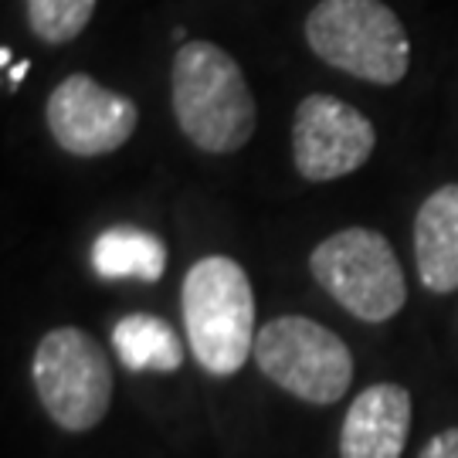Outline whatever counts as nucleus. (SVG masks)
I'll return each mask as SVG.
<instances>
[{"label":"nucleus","instance_id":"f257e3e1","mask_svg":"<svg viewBox=\"0 0 458 458\" xmlns=\"http://www.w3.org/2000/svg\"><path fill=\"white\" fill-rule=\"evenodd\" d=\"M174 115L204 153H238L259 130V106L242 65L214 41H187L170 68Z\"/></svg>","mask_w":458,"mask_h":458},{"label":"nucleus","instance_id":"f03ea898","mask_svg":"<svg viewBox=\"0 0 458 458\" xmlns=\"http://www.w3.org/2000/svg\"><path fill=\"white\" fill-rule=\"evenodd\" d=\"M181 306L200 370L231 377L255 357V293L248 272L234 259L208 255L191 265L183 276Z\"/></svg>","mask_w":458,"mask_h":458},{"label":"nucleus","instance_id":"7ed1b4c3","mask_svg":"<svg viewBox=\"0 0 458 458\" xmlns=\"http://www.w3.org/2000/svg\"><path fill=\"white\" fill-rule=\"evenodd\" d=\"M306 41L327 65L370 85L404 82L411 68L408 31L384 0H319Z\"/></svg>","mask_w":458,"mask_h":458},{"label":"nucleus","instance_id":"20e7f679","mask_svg":"<svg viewBox=\"0 0 458 458\" xmlns=\"http://www.w3.org/2000/svg\"><path fill=\"white\" fill-rule=\"evenodd\" d=\"M312 278L350 316L387 323L408 302V282L391 242L374 228H344L312 248Z\"/></svg>","mask_w":458,"mask_h":458},{"label":"nucleus","instance_id":"39448f33","mask_svg":"<svg viewBox=\"0 0 458 458\" xmlns=\"http://www.w3.org/2000/svg\"><path fill=\"white\" fill-rule=\"evenodd\" d=\"M34 391L48 418L65 431H92L113 404V367L106 350L79 327L41 336L31 363Z\"/></svg>","mask_w":458,"mask_h":458},{"label":"nucleus","instance_id":"423d86ee","mask_svg":"<svg viewBox=\"0 0 458 458\" xmlns=\"http://www.w3.org/2000/svg\"><path fill=\"white\" fill-rule=\"evenodd\" d=\"M255 363L272 384L306 404H336L353 384L350 346L310 316L268 319L255 336Z\"/></svg>","mask_w":458,"mask_h":458},{"label":"nucleus","instance_id":"0eeeda50","mask_svg":"<svg viewBox=\"0 0 458 458\" xmlns=\"http://www.w3.org/2000/svg\"><path fill=\"white\" fill-rule=\"evenodd\" d=\"M374 143V123L344 98L312 92L295 106L293 160L306 181L323 183L360 170Z\"/></svg>","mask_w":458,"mask_h":458},{"label":"nucleus","instance_id":"6e6552de","mask_svg":"<svg viewBox=\"0 0 458 458\" xmlns=\"http://www.w3.org/2000/svg\"><path fill=\"white\" fill-rule=\"evenodd\" d=\"M45 119L58 147L72 157L89 160L115 153L123 143H130L140 123V109L130 96H119L98 85L92 75L75 72L51 92Z\"/></svg>","mask_w":458,"mask_h":458},{"label":"nucleus","instance_id":"1a4fd4ad","mask_svg":"<svg viewBox=\"0 0 458 458\" xmlns=\"http://www.w3.org/2000/svg\"><path fill=\"white\" fill-rule=\"evenodd\" d=\"M411 435V394L374 384L353 397L340 431V458H401Z\"/></svg>","mask_w":458,"mask_h":458},{"label":"nucleus","instance_id":"9d476101","mask_svg":"<svg viewBox=\"0 0 458 458\" xmlns=\"http://www.w3.org/2000/svg\"><path fill=\"white\" fill-rule=\"evenodd\" d=\"M414 262L428 293L458 289V183L425 197L414 217Z\"/></svg>","mask_w":458,"mask_h":458},{"label":"nucleus","instance_id":"9b49d317","mask_svg":"<svg viewBox=\"0 0 458 458\" xmlns=\"http://www.w3.org/2000/svg\"><path fill=\"white\" fill-rule=\"evenodd\" d=\"M92 268L102 278H140L160 282L166 272V245L147 228L115 225L106 228L92 245Z\"/></svg>","mask_w":458,"mask_h":458},{"label":"nucleus","instance_id":"f8f14e48","mask_svg":"<svg viewBox=\"0 0 458 458\" xmlns=\"http://www.w3.org/2000/svg\"><path fill=\"white\" fill-rule=\"evenodd\" d=\"M113 346L126 370H157V374H174L183 363V344L174 333V327L149 316V312H132L123 316L113 329Z\"/></svg>","mask_w":458,"mask_h":458},{"label":"nucleus","instance_id":"ddd939ff","mask_svg":"<svg viewBox=\"0 0 458 458\" xmlns=\"http://www.w3.org/2000/svg\"><path fill=\"white\" fill-rule=\"evenodd\" d=\"M98 0H28L31 31L48 45H68L89 28Z\"/></svg>","mask_w":458,"mask_h":458},{"label":"nucleus","instance_id":"4468645a","mask_svg":"<svg viewBox=\"0 0 458 458\" xmlns=\"http://www.w3.org/2000/svg\"><path fill=\"white\" fill-rule=\"evenodd\" d=\"M418 458H458V428L438 431V435L421 448Z\"/></svg>","mask_w":458,"mask_h":458},{"label":"nucleus","instance_id":"2eb2a0df","mask_svg":"<svg viewBox=\"0 0 458 458\" xmlns=\"http://www.w3.org/2000/svg\"><path fill=\"white\" fill-rule=\"evenodd\" d=\"M24 72H28V62H21V65H17L14 72H11V85L21 82V79H24Z\"/></svg>","mask_w":458,"mask_h":458}]
</instances>
